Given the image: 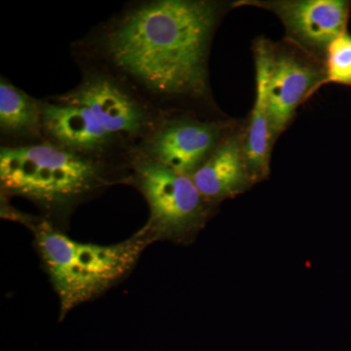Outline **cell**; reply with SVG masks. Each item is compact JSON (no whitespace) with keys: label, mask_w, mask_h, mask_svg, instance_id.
I'll use <instances>...</instances> for the list:
<instances>
[{"label":"cell","mask_w":351,"mask_h":351,"mask_svg":"<svg viewBox=\"0 0 351 351\" xmlns=\"http://www.w3.org/2000/svg\"><path fill=\"white\" fill-rule=\"evenodd\" d=\"M41 129L47 142L61 149L104 161L106 152L117 142L89 108L58 99L40 101Z\"/></svg>","instance_id":"9"},{"label":"cell","mask_w":351,"mask_h":351,"mask_svg":"<svg viewBox=\"0 0 351 351\" xmlns=\"http://www.w3.org/2000/svg\"><path fill=\"white\" fill-rule=\"evenodd\" d=\"M127 184L142 193L149 209L143 228L152 241L189 244L204 228L211 204L188 175L137 154L132 158Z\"/></svg>","instance_id":"4"},{"label":"cell","mask_w":351,"mask_h":351,"mask_svg":"<svg viewBox=\"0 0 351 351\" xmlns=\"http://www.w3.org/2000/svg\"><path fill=\"white\" fill-rule=\"evenodd\" d=\"M1 216L27 226L34 235V249L59 300L60 322L75 307L122 282L154 243L144 228L119 243H82L43 217L23 213L6 202H2Z\"/></svg>","instance_id":"2"},{"label":"cell","mask_w":351,"mask_h":351,"mask_svg":"<svg viewBox=\"0 0 351 351\" xmlns=\"http://www.w3.org/2000/svg\"><path fill=\"white\" fill-rule=\"evenodd\" d=\"M325 83L351 86V36L348 32L328 46L325 54Z\"/></svg>","instance_id":"13"},{"label":"cell","mask_w":351,"mask_h":351,"mask_svg":"<svg viewBox=\"0 0 351 351\" xmlns=\"http://www.w3.org/2000/svg\"><path fill=\"white\" fill-rule=\"evenodd\" d=\"M59 99L89 108L117 140L140 137L151 125V115L144 105L105 73H90L73 91Z\"/></svg>","instance_id":"6"},{"label":"cell","mask_w":351,"mask_h":351,"mask_svg":"<svg viewBox=\"0 0 351 351\" xmlns=\"http://www.w3.org/2000/svg\"><path fill=\"white\" fill-rule=\"evenodd\" d=\"M221 132L215 122L171 120L152 132L141 154L191 177L223 140Z\"/></svg>","instance_id":"7"},{"label":"cell","mask_w":351,"mask_h":351,"mask_svg":"<svg viewBox=\"0 0 351 351\" xmlns=\"http://www.w3.org/2000/svg\"><path fill=\"white\" fill-rule=\"evenodd\" d=\"M324 80V71L292 53L274 50L269 43L267 104L274 141L285 130L300 104Z\"/></svg>","instance_id":"8"},{"label":"cell","mask_w":351,"mask_h":351,"mask_svg":"<svg viewBox=\"0 0 351 351\" xmlns=\"http://www.w3.org/2000/svg\"><path fill=\"white\" fill-rule=\"evenodd\" d=\"M254 6L276 14L289 38L311 54H326L332 41L346 32L350 2L345 0H245L234 6Z\"/></svg>","instance_id":"5"},{"label":"cell","mask_w":351,"mask_h":351,"mask_svg":"<svg viewBox=\"0 0 351 351\" xmlns=\"http://www.w3.org/2000/svg\"><path fill=\"white\" fill-rule=\"evenodd\" d=\"M119 182H126L125 177L110 172L104 161L49 142L0 151L1 199L19 196L31 201L43 218L64 232L78 205Z\"/></svg>","instance_id":"3"},{"label":"cell","mask_w":351,"mask_h":351,"mask_svg":"<svg viewBox=\"0 0 351 351\" xmlns=\"http://www.w3.org/2000/svg\"><path fill=\"white\" fill-rule=\"evenodd\" d=\"M0 128L12 136L38 135L41 129L40 101L1 78Z\"/></svg>","instance_id":"12"},{"label":"cell","mask_w":351,"mask_h":351,"mask_svg":"<svg viewBox=\"0 0 351 351\" xmlns=\"http://www.w3.org/2000/svg\"><path fill=\"white\" fill-rule=\"evenodd\" d=\"M191 178L211 205L244 191L253 181L245 162L243 135L223 138Z\"/></svg>","instance_id":"10"},{"label":"cell","mask_w":351,"mask_h":351,"mask_svg":"<svg viewBox=\"0 0 351 351\" xmlns=\"http://www.w3.org/2000/svg\"><path fill=\"white\" fill-rule=\"evenodd\" d=\"M255 62L256 100L243 136L245 162L253 182L269 176L270 152L274 143L267 104L269 43L263 39L256 43Z\"/></svg>","instance_id":"11"},{"label":"cell","mask_w":351,"mask_h":351,"mask_svg":"<svg viewBox=\"0 0 351 351\" xmlns=\"http://www.w3.org/2000/svg\"><path fill=\"white\" fill-rule=\"evenodd\" d=\"M219 14L218 4L205 0L147 2L108 29L104 49L117 69L154 94L205 96Z\"/></svg>","instance_id":"1"}]
</instances>
